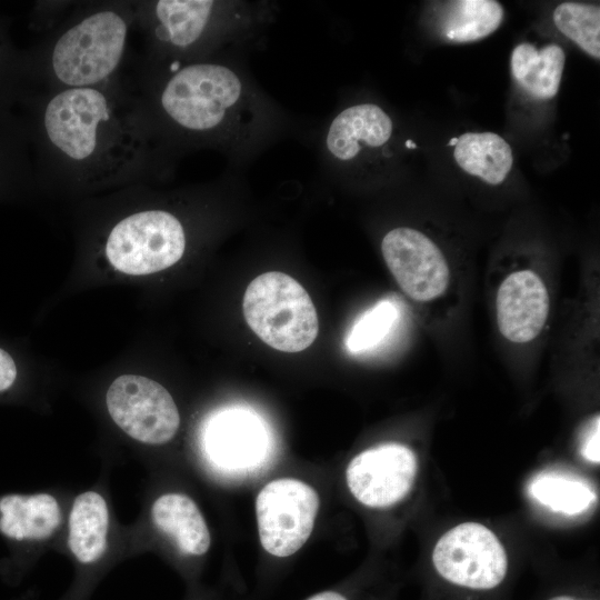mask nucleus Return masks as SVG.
I'll list each match as a JSON object with an SVG mask.
<instances>
[{"instance_id":"9d476101","label":"nucleus","mask_w":600,"mask_h":600,"mask_svg":"<svg viewBox=\"0 0 600 600\" xmlns=\"http://www.w3.org/2000/svg\"><path fill=\"white\" fill-rule=\"evenodd\" d=\"M418 471L414 452L400 443H384L357 454L346 470L352 496L370 508H387L411 490Z\"/></svg>"},{"instance_id":"f3484780","label":"nucleus","mask_w":600,"mask_h":600,"mask_svg":"<svg viewBox=\"0 0 600 600\" xmlns=\"http://www.w3.org/2000/svg\"><path fill=\"white\" fill-rule=\"evenodd\" d=\"M109 511L103 497L96 491L79 494L69 516L68 544L83 564L98 561L107 547Z\"/></svg>"},{"instance_id":"2eb2a0df","label":"nucleus","mask_w":600,"mask_h":600,"mask_svg":"<svg viewBox=\"0 0 600 600\" xmlns=\"http://www.w3.org/2000/svg\"><path fill=\"white\" fill-rule=\"evenodd\" d=\"M154 526L169 536L180 551L202 556L210 547V533L197 504L182 493L159 497L151 509Z\"/></svg>"},{"instance_id":"4be33fe9","label":"nucleus","mask_w":600,"mask_h":600,"mask_svg":"<svg viewBox=\"0 0 600 600\" xmlns=\"http://www.w3.org/2000/svg\"><path fill=\"white\" fill-rule=\"evenodd\" d=\"M554 26L592 58H600V8L596 4L562 2L552 14Z\"/></svg>"},{"instance_id":"c85d7f7f","label":"nucleus","mask_w":600,"mask_h":600,"mask_svg":"<svg viewBox=\"0 0 600 600\" xmlns=\"http://www.w3.org/2000/svg\"><path fill=\"white\" fill-rule=\"evenodd\" d=\"M458 142V138H452L449 142H448V146L450 147H454Z\"/></svg>"},{"instance_id":"cd10ccee","label":"nucleus","mask_w":600,"mask_h":600,"mask_svg":"<svg viewBox=\"0 0 600 600\" xmlns=\"http://www.w3.org/2000/svg\"><path fill=\"white\" fill-rule=\"evenodd\" d=\"M543 600H596L586 596H581L579 593H572V592H557V593H550L547 598Z\"/></svg>"},{"instance_id":"1a4fd4ad","label":"nucleus","mask_w":600,"mask_h":600,"mask_svg":"<svg viewBox=\"0 0 600 600\" xmlns=\"http://www.w3.org/2000/svg\"><path fill=\"white\" fill-rule=\"evenodd\" d=\"M384 262L401 290L426 302L440 297L450 283V269L439 247L421 231L398 227L381 241Z\"/></svg>"},{"instance_id":"39448f33","label":"nucleus","mask_w":600,"mask_h":600,"mask_svg":"<svg viewBox=\"0 0 600 600\" xmlns=\"http://www.w3.org/2000/svg\"><path fill=\"white\" fill-rule=\"evenodd\" d=\"M437 577L451 589L469 594H492L506 583L508 557L486 526L464 522L446 532L432 551Z\"/></svg>"},{"instance_id":"6e6552de","label":"nucleus","mask_w":600,"mask_h":600,"mask_svg":"<svg viewBox=\"0 0 600 600\" xmlns=\"http://www.w3.org/2000/svg\"><path fill=\"white\" fill-rule=\"evenodd\" d=\"M106 402L117 426L142 443L163 444L179 429L180 414L173 398L152 379L121 376L109 387Z\"/></svg>"},{"instance_id":"aec40b11","label":"nucleus","mask_w":600,"mask_h":600,"mask_svg":"<svg viewBox=\"0 0 600 600\" xmlns=\"http://www.w3.org/2000/svg\"><path fill=\"white\" fill-rule=\"evenodd\" d=\"M440 30L447 40L471 42L494 32L504 16L502 6L493 0H459L446 3Z\"/></svg>"},{"instance_id":"412c9836","label":"nucleus","mask_w":600,"mask_h":600,"mask_svg":"<svg viewBox=\"0 0 600 600\" xmlns=\"http://www.w3.org/2000/svg\"><path fill=\"white\" fill-rule=\"evenodd\" d=\"M529 492L542 506L568 516L586 511L594 501V493L586 482L558 473L536 477Z\"/></svg>"},{"instance_id":"20e7f679","label":"nucleus","mask_w":600,"mask_h":600,"mask_svg":"<svg viewBox=\"0 0 600 600\" xmlns=\"http://www.w3.org/2000/svg\"><path fill=\"white\" fill-rule=\"evenodd\" d=\"M242 310L257 337L279 351L300 352L318 336V314L309 293L283 272L253 279L244 291Z\"/></svg>"},{"instance_id":"f257e3e1","label":"nucleus","mask_w":600,"mask_h":600,"mask_svg":"<svg viewBox=\"0 0 600 600\" xmlns=\"http://www.w3.org/2000/svg\"><path fill=\"white\" fill-rule=\"evenodd\" d=\"M34 156V174L100 184L149 174L153 130L119 80L96 88L22 89L6 114Z\"/></svg>"},{"instance_id":"a211bd4d","label":"nucleus","mask_w":600,"mask_h":600,"mask_svg":"<svg viewBox=\"0 0 600 600\" xmlns=\"http://www.w3.org/2000/svg\"><path fill=\"white\" fill-rule=\"evenodd\" d=\"M453 157L459 167L490 184L501 183L513 164L509 143L493 132H466L458 137Z\"/></svg>"},{"instance_id":"423d86ee","label":"nucleus","mask_w":600,"mask_h":600,"mask_svg":"<svg viewBox=\"0 0 600 600\" xmlns=\"http://www.w3.org/2000/svg\"><path fill=\"white\" fill-rule=\"evenodd\" d=\"M187 239L171 212L147 209L120 219L110 230L104 252L120 272L143 276L166 270L183 256Z\"/></svg>"},{"instance_id":"393cba45","label":"nucleus","mask_w":600,"mask_h":600,"mask_svg":"<svg viewBox=\"0 0 600 600\" xmlns=\"http://www.w3.org/2000/svg\"><path fill=\"white\" fill-rule=\"evenodd\" d=\"M22 88V51L9 34L7 21L0 17V116L6 114Z\"/></svg>"},{"instance_id":"6ab92c4d","label":"nucleus","mask_w":600,"mask_h":600,"mask_svg":"<svg viewBox=\"0 0 600 600\" xmlns=\"http://www.w3.org/2000/svg\"><path fill=\"white\" fill-rule=\"evenodd\" d=\"M263 433L253 416L242 411L226 412L210 427L208 446L224 464L244 466L263 446Z\"/></svg>"},{"instance_id":"dca6fc26","label":"nucleus","mask_w":600,"mask_h":600,"mask_svg":"<svg viewBox=\"0 0 600 600\" xmlns=\"http://www.w3.org/2000/svg\"><path fill=\"white\" fill-rule=\"evenodd\" d=\"M566 54L558 44L540 49L530 42L518 44L511 54L513 79L537 99L553 98L560 87Z\"/></svg>"},{"instance_id":"ddd939ff","label":"nucleus","mask_w":600,"mask_h":600,"mask_svg":"<svg viewBox=\"0 0 600 600\" xmlns=\"http://www.w3.org/2000/svg\"><path fill=\"white\" fill-rule=\"evenodd\" d=\"M390 117L377 104L360 103L342 110L329 126L326 146L342 162L356 159L364 147L386 144L392 134Z\"/></svg>"},{"instance_id":"7ed1b4c3","label":"nucleus","mask_w":600,"mask_h":600,"mask_svg":"<svg viewBox=\"0 0 600 600\" xmlns=\"http://www.w3.org/2000/svg\"><path fill=\"white\" fill-rule=\"evenodd\" d=\"M164 76L142 96L136 94L149 123L160 118L184 133L211 137L229 126L242 106L243 83L224 64L192 62Z\"/></svg>"},{"instance_id":"f8f14e48","label":"nucleus","mask_w":600,"mask_h":600,"mask_svg":"<svg viewBox=\"0 0 600 600\" xmlns=\"http://www.w3.org/2000/svg\"><path fill=\"white\" fill-rule=\"evenodd\" d=\"M549 309L548 289L539 274L532 270L510 273L498 289L497 323L500 333L511 342L532 341L541 332Z\"/></svg>"},{"instance_id":"4468645a","label":"nucleus","mask_w":600,"mask_h":600,"mask_svg":"<svg viewBox=\"0 0 600 600\" xmlns=\"http://www.w3.org/2000/svg\"><path fill=\"white\" fill-rule=\"evenodd\" d=\"M60 522L59 503L48 493L7 494L0 498V532L9 539H47Z\"/></svg>"},{"instance_id":"b1692460","label":"nucleus","mask_w":600,"mask_h":600,"mask_svg":"<svg viewBox=\"0 0 600 600\" xmlns=\"http://www.w3.org/2000/svg\"><path fill=\"white\" fill-rule=\"evenodd\" d=\"M397 318L398 309L391 301H379L353 324L346 340L348 350L358 353L378 346L390 332Z\"/></svg>"},{"instance_id":"0eeeda50","label":"nucleus","mask_w":600,"mask_h":600,"mask_svg":"<svg viewBox=\"0 0 600 600\" xmlns=\"http://www.w3.org/2000/svg\"><path fill=\"white\" fill-rule=\"evenodd\" d=\"M319 510V496L303 481L283 478L270 481L258 493L256 513L262 548L287 558L310 537Z\"/></svg>"},{"instance_id":"a878e982","label":"nucleus","mask_w":600,"mask_h":600,"mask_svg":"<svg viewBox=\"0 0 600 600\" xmlns=\"http://www.w3.org/2000/svg\"><path fill=\"white\" fill-rule=\"evenodd\" d=\"M599 438H600V423L599 416L593 418L590 427L584 433L582 444H581V454L582 457L593 463H599L600 453H599Z\"/></svg>"},{"instance_id":"c756f323","label":"nucleus","mask_w":600,"mask_h":600,"mask_svg":"<svg viewBox=\"0 0 600 600\" xmlns=\"http://www.w3.org/2000/svg\"><path fill=\"white\" fill-rule=\"evenodd\" d=\"M406 144H407L408 148H416L417 147L416 143H413L411 140H408L406 142Z\"/></svg>"},{"instance_id":"9b49d317","label":"nucleus","mask_w":600,"mask_h":600,"mask_svg":"<svg viewBox=\"0 0 600 600\" xmlns=\"http://www.w3.org/2000/svg\"><path fill=\"white\" fill-rule=\"evenodd\" d=\"M219 2L158 0L136 4V23L147 31L153 51L184 53L199 48L214 27Z\"/></svg>"},{"instance_id":"bb28decb","label":"nucleus","mask_w":600,"mask_h":600,"mask_svg":"<svg viewBox=\"0 0 600 600\" xmlns=\"http://www.w3.org/2000/svg\"><path fill=\"white\" fill-rule=\"evenodd\" d=\"M18 376V370L13 358L0 348V392L10 389Z\"/></svg>"},{"instance_id":"f03ea898","label":"nucleus","mask_w":600,"mask_h":600,"mask_svg":"<svg viewBox=\"0 0 600 600\" xmlns=\"http://www.w3.org/2000/svg\"><path fill=\"white\" fill-rule=\"evenodd\" d=\"M134 24L136 4L89 8L39 48L22 51L23 88L50 92L117 81Z\"/></svg>"},{"instance_id":"5701e85b","label":"nucleus","mask_w":600,"mask_h":600,"mask_svg":"<svg viewBox=\"0 0 600 600\" xmlns=\"http://www.w3.org/2000/svg\"><path fill=\"white\" fill-rule=\"evenodd\" d=\"M29 146L9 118L0 117V191L22 184L34 174Z\"/></svg>"}]
</instances>
